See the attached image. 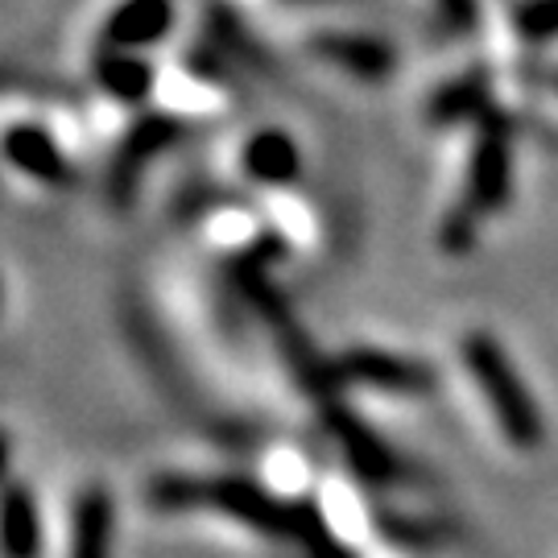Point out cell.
<instances>
[{"instance_id":"8fae6325","label":"cell","mask_w":558,"mask_h":558,"mask_svg":"<svg viewBox=\"0 0 558 558\" xmlns=\"http://www.w3.org/2000/svg\"><path fill=\"white\" fill-rule=\"evenodd\" d=\"M311 50L319 54L323 62H336L343 71H352L360 80H377L389 71V50L373 38H360V34H315L311 38Z\"/></svg>"},{"instance_id":"9c48e42d","label":"cell","mask_w":558,"mask_h":558,"mask_svg":"<svg viewBox=\"0 0 558 558\" xmlns=\"http://www.w3.org/2000/svg\"><path fill=\"white\" fill-rule=\"evenodd\" d=\"M41 521L25 484H0V558H38Z\"/></svg>"},{"instance_id":"6da1fadb","label":"cell","mask_w":558,"mask_h":558,"mask_svg":"<svg viewBox=\"0 0 558 558\" xmlns=\"http://www.w3.org/2000/svg\"><path fill=\"white\" fill-rule=\"evenodd\" d=\"M459 360L476 377V389L488 401V410H493L497 426L505 430V439L513 442L518 451H534L542 442L538 401L525 393V385H521L509 352L488 331H472V336H463V343H459Z\"/></svg>"},{"instance_id":"ba28073f","label":"cell","mask_w":558,"mask_h":558,"mask_svg":"<svg viewBox=\"0 0 558 558\" xmlns=\"http://www.w3.org/2000/svg\"><path fill=\"white\" fill-rule=\"evenodd\" d=\"M92 83L100 87L108 100L129 104V108H137V104L158 96V71L137 50H96Z\"/></svg>"},{"instance_id":"3957f363","label":"cell","mask_w":558,"mask_h":558,"mask_svg":"<svg viewBox=\"0 0 558 558\" xmlns=\"http://www.w3.org/2000/svg\"><path fill=\"white\" fill-rule=\"evenodd\" d=\"M0 161L9 170H17L21 179L66 191L75 186V161L62 149V141L50 133V124L41 120H13L0 133Z\"/></svg>"},{"instance_id":"7a4b0ae2","label":"cell","mask_w":558,"mask_h":558,"mask_svg":"<svg viewBox=\"0 0 558 558\" xmlns=\"http://www.w3.org/2000/svg\"><path fill=\"white\" fill-rule=\"evenodd\" d=\"M154 500L158 505H182V509H195V505H216L228 518L253 525L260 534H306L311 525L299 518L294 505H286L281 497H274L269 488H260L253 480L236 476H216V480H158L154 484Z\"/></svg>"},{"instance_id":"8992f818","label":"cell","mask_w":558,"mask_h":558,"mask_svg":"<svg viewBox=\"0 0 558 558\" xmlns=\"http://www.w3.org/2000/svg\"><path fill=\"white\" fill-rule=\"evenodd\" d=\"M336 373L352 385H368L380 393H430L435 389V377L426 364L380 352V348H352L348 356H339Z\"/></svg>"},{"instance_id":"5bb4252c","label":"cell","mask_w":558,"mask_h":558,"mask_svg":"<svg viewBox=\"0 0 558 558\" xmlns=\"http://www.w3.org/2000/svg\"><path fill=\"white\" fill-rule=\"evenodd\" d=\"M228 4H244V0H228Z\"/></svg>"},{"instance_id":"7c38bea8","label":"cell","mask_w":558,"mask_h":558,"mask_svg":"<svg viewBox=\"0 0 558 558\" xmlns=\"http://www.w3.org/2000/svg\"><path fill=\"white\" fill-rule=\"evenodd\" d=\"M505 191H509V145H505V133L488 129L472 161V199L476 207H493L505 199Z\"/></svg>"},{"instance_id":"277c9868","label":"cell","mask_w":558,"mask_h":558,"mask_svg":"<svg viewBox=\"0 0 558 558\" xmlns=\"http://www.w3.org/2000/svg\"><path fill=\"white\" fill-rule=\"evenodd\" d=\"M179 137H182L179 117H170L166 108L145 112V117L124 133L117 158H112V166H108V182H104L108 199L117 203V207H124V203L133 199V195H137V186H141V174L149 170V161L161 158V154H166Z\"/></svg>"},{"instance_id":"5b68a950","label":"cell","mask_w":558,"mask_h":558,"mask_svg":"<svg viewBox=\"0 0 558 558\" xmlns=\"http://www.w3.org/2000/svg\"><path fill=\"white\" fill-rule=\"evenodd\" d=\"M174 0H120L100 25V50H154L174 34Z\"/></svg>"},{"instance_id":"52a82bcc","label":"cell","mask_w":558,"mask_h":558,"mask_svg":"<svg viewBox=\"0 0 558 558\" xmlns=\"http://www.w3.org/2000/svg\"><path fill=\"white\" fill-rule=\"evenodd\" d=\"M240 174L257 186L281 191L302 174V154L299 141L286 129H257L253 137H244L240 145Z\"/></svg>"},{"instance_id":"30bf717a","label":"cell","mask_w":558,"mask_h":558,"mask_svg":"<svg viewBox=\"0 0 558 558\" xmlns=\"http://www.w3.org/2000/svg\"><path fill=\"white\" fill-rule=\"evenodd\" d=\"M71 558H112V497L100 484L83 488L75 500Z\"/></svg>"},{"instance_id":"4fadbf2b","label":"cell","mask_w":558,"mask_h":558,"mask_svg":"<svg viewBox=\"0 0 558 558\" xmlns=\"http://www.w3.org/2000/svg\"><path fill=\"white\" fill-rule=\"evenodd\" d=\"M9 463H13V447H9V435H0V484L9 476Z\"/></svg>"}]
</instances>
